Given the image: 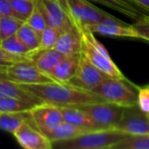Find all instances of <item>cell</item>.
<instances>
[{
	"label": "cell",
	"mask_w": 149,
	"mask_h": 149,
	"mask_svg": "<svg viewBox=\"0 0 149 149\" xmlns=\"http://www.w3.org/2000/svg\"><path fill=\"white\" fill-rule=\"evenodd\" d=\"M26 91L31 93L40 102L53 105L83 106L90 103L104 101L93 91L82 89L70 83L49 82L41 84H19Z\"/></svg>",
	"instance_id": "1"
},
{
	"label": "cell",
	"mask_w": 149,
	"mask_h": 149,
	"mask_svg": "<svg viewBox=\"0 0 149 149\" xmlns=\"http://www.w3.org/2000/svg\"><path fill=\"white\" fill-rule=\"evenodd\" d=\"M130 135L118 129H95L82 133L70 140L52 144L56 149H114Z\"/></svg>",
	"instance_id": "2"
},
{
	"label": "cell",
	"mask_w": 149,
	"mask_h": 149,
	"mask_svg": "<svg viewBox=\"0 0 149 149\" xmlns=\"http://www.w3.org/2000/svg\"><path fill=\"white\" fill-rule=\"evenodd\" d=\"M76 25L79 27L81 34V52L89 59V61L103 74H105L107 77L114 79H127L126 76L116 64V62L112 60L107 49L96 38L93 32L86 26L78 25V24Z\"/></svg>",
	"instance_id": "3"
},
{
	"label": "cell",
	"mask_w": 149,
	"mask_h": 149,
	"mask_svg": "<svg viewBox=\"0 0 149 149\" xmlns=\"http://www.w3.org/2000/svg\"><path fill=\"white\" fill-rule=\"evenodd\" d=\"M139 87L128 79L106 78L92 91L104 101L114 103L123 107L137 106Z\"/></svg>",
	"instance_id": "4"
},
{
	"label": "cell",
	"mask_w": 149,
	"mask_h": 149,
	"mask_svg": "<svg viewBox=\"0 0 149 149\" xmlns=\"http://www.w3.org/2000/svg\"><path fill=\"white\" fill-rule=\"evenodd\" d=\"M93 122L95 129H114L122 118L124 108L107 101L95 102L81 106Z\"/></svg>",
	"instance_id": "5"
},
{
	"label": "cell",
	"mask_w": 149,
	"mask_h": 149,
	"mask_svg": "<svg viewBox=\"0 0 149 149\" xmlns=\"http://www.w3.org/2000/svg\"><path fill=\"white\" fill-rule=\"evenodd\" d=\"M65 7L74 23L86 27L113 17L96 7L89 0H65Z\"/></svg>",
	"instance_id": "6"
},
{
	"label": "cell",
	"mask_w": 149,
	"mask_h": 149,
	"mask_svg": "<svg viewBox=\"0 0 149 149\" xmlns=\"http://www.w3.org/2000/svg\"><path fill=\"white\" fill-rule=\"evenodd\" d=\"M33 124L38 130L47 136L56 126L63 122L61 108L50 103H39L30 109Z\"/></svg>",
	"instance_id": "7"
},
{
	"label": "cell",
	"mask_w": 149,
	"mask_h": 149,
	"mask_svg": "<svg viewBox=\"0 0 149 149\" xmlns=\"http://www.w3.org/2000/svg\"><path fill=\"white\" fill-rule=\"evenodd\" d=\"M106 78H108L107 76L98 70L93 63H91L89 59L81 52L77 72L68 83L82 89L92 91Z\"/></svg>",
	"instance_id": "8"
},
{
	"label": "cell",
	"mask_w": 149,
	"mask_h": 149,
	"mask_svg": "<svg viewBox=\"0 0 149 149\" xmlns=\"http://www.w3.org/2000/svg\"><path fill=\"white\" fill-rule=\"evenodd\" d=\"M15 140L25 149H51L52 143L45 134L38 130L32 120H26L13 133Z\"/></svg>",
	"instance_id": "9"
},
{
	"label": "cell",
	"mask_w": 149,
	"mask_h": 149,
	"mask_svg": "<svg viewBox=\"0 0 149 149\" xmlns=\"http://www.w3.org/2000/svg\"><path fill=\"white\" fill-rule=\"evenodd\" d=\"M116 129L129 135L149 134L148 114L143 112L138 106L125 107L122 118Z\"/></svg>",
	"instance_id": "10"
},
{
	"label": "cell",
	"mask_w": 149,
	"mask_h": 149,
	"mask_svg": "<svg viewBox=\"0 0 149 149\" xmlns=\"http://www.w3.org/2000/svg\"><path fill=\"white\" fill-rule=\"evenodd\" d=\"M87 28H89L94 34H100L109 37L139 39V34L134 26L120 21L116 17H108L99 23L88 26Z\"/></svg>",
	"instance_id": "11"
},
{
	"label": "cell",
	"mask_w": 149,
	"mask_h": 149,
	"mask_svg": "<svg viewBox=\"0 0 149 149\" xmlns=\"http://www.w3.org/2000/svg\"><path fill=\"white\" fill-rule=\"evenodd\" d=\"M43 11L47 26L60 30L72 23L65 6L60 0H35Z\"/></svg>",
	"instance_id": "12"
},
{
	"label": "cell",
	"mask_w": 149,
	"mask_h": 149,
	"mask_svg": "<svg viewBox=\"0 0 149 149\" xmlns=\"http://www.w3.org/2000/svg\"><path fill=\"white\" fill-rule=\"evenodd\" d=\"M81 45L82 40L79 27L72 22L60 31L54 49L63 55H68L81 51Z\"/></svg>",
	"instance_id": "13"
},
{
	"label": "cell",
	"mask_w": 149,
	"mask_h": 149,
	"mask_svg": "<svg viewBox=\"0 0 149 149\" xmlns=\"http://www.w3.org/2000/svg\"><path fill=\"white\" fill-rule=\"evenodd\" d=\"M80 54H81V51L78 53L63 55L61 59L51 70V72H49V76L56 82L68 83L77 72L78 65H79Z\"/></svg>",
	"instance_id": "14"
},
{
	"label": "cell",
	"mask_w": 149,
	"mask_h": 149,
	"mask_svg": "<svg viewBox=\"0 0 149 149\" xmlns=\"http://www.w3.org/2000/svg\"><path fill=\"white\" fill-rule=\"evenodd\" d=\"M89 1L104 5L134 21L140 19L143 15H148L145 9L138 4L136 0H89Z\"/></svg>",
	"instance_id": "15"
},
{
	"label": "cell",
	"mask_w": 149,
	"mask_h": 149,
	"mask_svg": "<svg viewBox=\"0 0 149 149\" xmlns=\"http://www.w3.org/2000/svg\"><path fill=\"white\" fill-rule=\"evenodd\" d=\"M63 54L58 52L54 48L51 49H38L32 52L29 57L34 61V63L38 66L39 70L44 72L49 76V72L56 65L58 61L62 58Z\"/></svg>",
	"instance_id": "16"
},
{
	"label": "cell",
	"mask_w": 149,
	"mask_h": 149,
	"mask_svg": "<svg viewBox=\"0 0 149 149\" xmlns=\"http://www.w3.org/2000/svg\"><path fill=\"white\" fill-rule=\"evenodd\" d=\"M60 108L63 116V120L86 131L95 130L92 120L81 106H63Z\"/></svg>",
	"instance_id": "17"
},
{
	"label": "cell",
	"mask_w": 149,
	"mask_h": 149,
	"mask_svg": "<svg viewBox=\"0 0 149 149\" xmlns=\"http://www.w3.org/2000/svg\"><path fill=\"white\" fill-rule=\"evenodd\" d=\"M84 132H86V130L63 120V122L60 123L58 126H56L55 128L47 135V137L49 138V140L51 141L52 144H53V143L59 142V141L70 140V139L79 136V135H81L82 133H84Z\"/></svg>",
	"instance_id": "18"
},
{
	"label": "cell",
	"mask_w": 149,
	"mask_h": 149,
	"mask_svg": "<svg viewBox=\"0 0 149 149\" xmlns=\"http://www.w3.org/2000/svg\"><path fill=\"white\" fill-rule=\"evenodd\" d=\"M0 96L21 98V99L33 101L36 103H42L37 98L34 97L31 93L26 91L19 84H17L6 79H2V78H0Z\"/></svg>",
	"instance_id": "19"
},
{
	"label": "cell",
	"mask_w": 149,
	"mask_h": 149,
	"mask_svg": "<svg viewBox=\"0 0 149 149\" xmlns=\"http://www.w3.org/2000/svg\"><path fill=\"white\" fill-rule=\"evenodd\" d=\"M29 111L25 112H5L0 111V130L13 134L26 120H30Z\"/></svg>",
	"instance_id": "20"
},
{
	"label": "cell",
	"mask_w": 149,
	"mask_h": 149,
	"mask_svg": "<svg viewBox=\"0 0 149 149\" xmlns=\"http://www.w3.org/2000/svg\"><path fill=\"white\" fill-rule=\"evenodd\" d=\"M36 102L28 101L21 98L0 96V111L5 112H25L30 111L32 107L36 105Z\"/></svg>",
	"instance_id": "21"
},
{
	"label": "cell",
	"mask_w": 149,
	"mask_h": 149,
	"mask_svg": "<svg viewBox=\"0 0 149 149\" xmlns=\"http://www.w3.org/2000/svg\"><path fill=\"white\" fill-rule=\"evenodd\" d=\"M15 35L28 47V49L30 50V54L39 49L40 34L32 29L26 22L19 27V31L17 32Z\"/></svg>",
	"instance_id": "22"
},
{
	"label": "cell",
	"mask_w": 149,
	"mask_h": 149,
	"mask_svg": "<svg viewBox=\"0 0 149 149\" xmlns=\"http://www.w3.org/2000/svg\"><path fill=\"white\" fill-rule=\"evenodd\" d=\"M0 46L6 51L10 52L13 54L21 56H28L29 57L30 50L28 47L17 38V35L10 36V37L4 38L0 42Z\"/></svg>",
	"instance_id": "23"
},
{
	"label": "cell",
	"mask_w": 149,
	"mask_h": 149,
	"mask_svg": "<svg viewBox=\"0 0 149 149\" xmlns=\"http://www.w3.org/2000/svg\"><path fill=\"white\" fill-rule=\"evenodd\" d=\"M114 149H149V134L130 135Z\"/></svg>",
	"instance_id": "24"
},
{
	"label": "cell",
	"mask_w": 149,
	"mask_h": 149,
	"mask_svg": "<svg viewBox=\"0 0 149 149\" xmlns=\"http://www.w3.org/2000/svg\"><path fill=\"white\" fill-rule=\"evenodd\" d=\"M25 22L17 19L13 15H3L0 17V33H1V38L10 37L17 34L21 27Z\"/></svg>",
	"instance_id": "25"
},
{
	"label": "cell",
	"mask_w": 149,
	"mask_h": 149,
	"mask_svg": "<svg viewBox=\"0 0 149 149\" xmlns=\"http://www.w3.org/2000/svg\"><path fill=\"white\" fill-rule=\"evenodd\" d=\"M13 8V15L17 19L26 22L35 6L34 0H9Z\"/></svg>",
	"instance_id": "26"
},
{
	"label": "cell",
	"mask_w": 149,
	"mask_h": 149,
	"mask_svg": "<svg viewBox=\"0 0 149 149\" xmlns=\"http://www.w3.org/2000/svg\"><path fill=\"white\" fill-rule=\"evenodd\" d=\"M35 2V0H34ZM26 23L30 26L33 30H35L37 33H41L46 27H47V22L44 17L43 11L41 10V8L39 7V5L35 2V6L32 11V13L30 15V17H28V19L26 21Z\"/></svg>",
	"instance_id": "27"
},
{
	"label": "cell",
	"mask_w": 149,
	"mask_h": 149,
	"mask_svg": "<svg viewBox=\"0 0 149 149\" xmlns=\"http://www.w3.org/2000/svg\"><path fill=\"white\" fill-rule=\"evenodd\" d=\"M60 33V30L54 27L47 26L43 31L40 33V45L39 49H51L54 48L56 40Z\"/></svg>",
	"instance_id": "28"
},
{
	"label": "cell",
	"mask_w": 149,
	"mask_h": 149,
	"mask_svg": "<svg viewBox=\"0 0 149 149\" xmlns=\"http://www.w3.org/2000/svg\"><path fill=\"white\" fill-rule=\"evenodd\" d=\"M139 34V39L149 42V15H143L133 24Z\"/></svg>",
	"instance_id": "29"
},
{
	"label": "cell",
	"mask_w": 149,
	"mask_h": 149,
	"mask_svg": "<svg viewBox=\"0 0 149 149\" xmlns=\"http://www.w3.org/2000/svg\"><path fill=\"white\" fill-rule=\"evenodd\" d=\"M137 106L145 113H149V86L139 87Z\"/></svg>",
	"instance_id": "30"
},
{
	"label": "cell",
	"mask_w": 149,
	"mask_h": 149,
	"mask_svg": "<svg viewBox=\"0 0 149 149\" xmlns=\"http://www.w3.org/2000/svg\"><path fill=\"white\" fill-rule=\"evenodd\" d=\"M28 56H21L17 55V54H13L10 52L6 51L0 46V66H7L10 64L15 63L19 60H25L28 59Z\"/></svg>",
	"instance_id": "31"
},
{
	"label": "cell",
	"mask_w": 149,
	"mask_h": 149,
	"mask_svg": "<svg viewBox=\"0 0 149 149\" xmlns=\"http://www.w3.org/2000/svg\"><path fill=\"white\" fill-rule=\"evenodd\" d=\"M3 15H13L9 0H0V17Z\"/></svg>",
	"instance_id": "32"
},
{
	"label": "cell",
	"mask_w": 149,
	"mask_h": 149,
	"mask_svg": "<svg viewBox=\"0 0 149 149\" xmlns=\"http://www.w3.org/2000/svg\"><path fill=\"white\" fill-rule=\"evenodd\" d=\"M136 1L138 2V4L140 5L142 8L145 9V11H146L149 15V0H136Z\"/></svg>",
	"instance_id": "33"
},
{
	"label": "cell",
	"mask_w": 149,
	"mask_h": 149,
	"mask_svg": "<svg viewBox=\"0 0 149 149\" xmlns=\"http://www.w3.org/2000/svg\"><path fill=\"white\" fill-rule=\"evenodd\" d=\"M60 1H61V2L64 4V6H65V0H60ZM65 8H66V7H65Z\"/></svg>",
	"instance_id": "34"
},
{
	"label": "cell",
	"mask_w": 149,
	"mask_h": 149,
	"mask_svg": "<svg viewBox=\"0 0 149 149\" xmlns=\"http://www.w3.org/2000/svg\"><path fill=\"white\" fill-rule=\"evenodd\" d=\"M1 40H2V38H1V33H0V42H1Z\"/></svg>",
	"instance_id": "35"
},
{
	"label": "cell",
	"mask_w": 149,
	"mask_h": 149,
	"mask_svg": "<svg viewBox=\"0 0 149 149\" xmlns=\"http://www.w3.org/2000/svg\"><path fill=\"white\" fill-rule=\"evenodd\" d=\"M147 114H148V118H149V113H147Z\"/></svg>",
	"instance_id": "36"
}]
</instances>
